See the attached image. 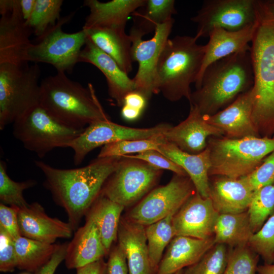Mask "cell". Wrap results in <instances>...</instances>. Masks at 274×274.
<instances>
[{
    "mask_svg": "<svg viewBox=\"0 0 274 274\" xmlns=\"http://www.w3.org/2000/svg\"><path fill=\"white\" fill-rule=\"evenodd\" d=\"M147 100H148L147 98L141 93L133 90L125 95L123 105H126L143 111L146 105Z\"/></svg>",
    "mask_w": 274,
    "mask_h": 274,
    "instance_id": "obj_47",
    "label": "cell"
},
{
    "mask_svg": "<svg viewBox=\"0 0 274 274\" xmlns=\"http://www.w3.org/2000/svg\"><path fill=\"white\" fill-rule=\"evenodd\" d=\"M163 136L181 150L197 154L207 148L210 137H221L224 134L221 130L207 122L196 107L190 106L187 117L177 125L171 126Z\"/></svg>",
    "mask_w": 274,
    "mask_h": 274,
    "instance_id": "obj_19",
    "label": "cell"
},
{
    "mask_svg": "<svg viewBox=\"0 0 274 274\" xmlns=\"http://www.w3.org/2000/svg\"><path fill=\"white\" fill-rule=\"evenodd\" d=\"M270 11L274 16V1L265 2Z\"/></svg>",
    "mask_w": 274,
    "mask_h": 274,
    "instance_id": "obj_52",
    "label": "cell"
},
{
    "mask_svg": "<svg viewBox=\"0 0 274 274\" xmlns=\"http://www.w3.org/2000/svg\"><path fill=\"white\" fill-rule=\"evenodd\" d=\"M259 257L248 245L231 248L222 274H256Z\"/></svg>",
    "mask_w": 274,
    "mask_h": 274,
    "instance_id": "obj_39",
    "label": "cell"
},
{
    "mask_svg": "<svg viewBox=\"0 0 274 274\" xmlns=\"http://www.w3.org/2000/svg\"><path fill=\"white\" fill-rule=\"evenodd\" d=\"M219 215L210 198L203 197L196 192L173 216L175 236L199 239L212 237Z\"/></svg>",
    "mask_w": 274,
    "mask_h": 274,
    "instance_id": "obj_15",
    "label": "cell"
},
{
    "mask_svg": "<svg viewBox=\"0 0 274 274\" xmlns=\"http://www.w3.org/2000/svg\"><path fill=\"white\" fill-rule=\"evenodd\" d=\"M195 37L177 36L168 39L160 54L156 68V94L161 93L170 101L183 98L190 101V86L201 71L205 45Z\"/></svg>",
    "mask_w": 274,
    "mask_h": 274,
    "instance_id": "obj_5",
    "label": "cell"
},
{
    "mask_svg": "<svg viewBox=\"0 0 274 274\" xmlns=\"http://www.w3.org/2000/svg\"><path fill=\"white\" fill-rule=\"evenodd\" d=\"M67 244V243L59 244L50 260L35 274H54L58 265L65 259Z\"/></svg>",
    "mask_w": 274,
    "mask_h": 274,
    "instance_id": "obj_46",
    "label": "cell"
},
{
    "mask_svg": "<svg viewBox=\"0 0 274 274\" xmlns=\"http://www.w3.org/2000/svg\"><path fill=\"white\" fill-rule=\"evenodd\" d=\"M215 244L214 236L199 239L175 236L166 247L156 274H173L193 265Z\"/></svg>",
    "mask_w": 274,
    "mask_h": 274,
    "instance_id": "obj_23",
    "label": "cell"
},
{
    "mask_svg": "<svg viewBox=\"0 0 274 274\" xmlns=\"http://www.w3.org/2000/svg\"><path fill=\"white\" fill-rule=\"evenodd\" d=\"M247 212L254 233L274 214V184L262 187L254 192Z\"/></svg>",
    "mask_w": 274,
    "mask_h": 274,
    "instance_id": "obj_35",
    "label": "cell"
},
{
    "mask_svg": "<svg viewBox=\"0 0 274 274\" xmlns=\"http://www.w3.org/2000/svg\"><path fill=\"white\" fill-rule=\"evenodd\" d=\"M58 246L20 236L15 239L17 268L36 272L50 260Z\"/></svg>",
    "mask_w": 274,
    "mask_h": 274,
    "instance_id": "obj_32",
    "label": "cell"
},
{
    "mask_svg": "<svg viewBox=\"0 0 274 274\" xmlns=\"http://www.w3.org/2000/svg\"><path fill=\"white\" fill-rule=\"evenodd\" d=\"M124 208L100 194L85 215L96 224L108 254L117 239L121 215Z\"/></svg>",
    "mask_w": 274,
    "mask_h": 274,
    "instance_id": "obj_29",
    "label": "cell"
},
{
    "mask_svg": "<svg viewBox=\"0 0 274 274\" xmlns=\"http://www.w3.org/2000/svg\"><path fill=\"white\" fill-rule=\"evenodd\" d=\"M38 63L0 64V129L40 104Z\"/></svg>",
    "mask_w": 274,
    "mask_h": 274,
    "instance_id": "obj_7",
    "label": "cell"
},
{
    "mask_svg": "<svg viewBox=\"0 0 274 274\" xmlns=\"http://www.w3.org/2000/svg\"><path fill=\"white\" fill-rule=\"evenodd\" d=\"M175 213L145 226L149 256L155 273L165 248L175 236L173 225V218Z\"/></svg>",
    "mask_w": 274,
    "mask_h": 274,
    "instance_id": "obj_33",
    "label": "cell"
},
{
    "mask_svg": "<svg viewBox=\"0 0 274 274\" xmlns=\"http://www.w3.org/2000/svg\"><path fill=\"white\" fill-rule=\"evenodd\" d=\"M162 172L144 161L123 156L101 194L124 208L131 206L151 191Z\"/></svg>",
    "mask_w": 274,
    "mask_h": 274,
    "instance_id": "obj_10",
    "label": "cell"
},
{
    "mask_svg": "<svg viewBox=\"0 0 274 274\" xmlns=\"http://www.w3.org/2000/svg\"><path fill=\"white\" fill-rule=\"evenodd\" d=\"M196 192L188 176L175 174L167 184L149 192L126 217L135 223L148 226L176 213Z\"/></svg>",
    "mask_w": 274,
    "mask_h": 274,
    "instance_id": "obj_11",
    "label": "cell"
},
{
    "mask_svg": "<svg viewBox=\"0 0 274 274\" xmlns=\"http://www.w3.org/2000/svg\"><path fill=\"white\" fill-rule=\"evenodd\" d=\"M90 63L106 77L108 92L119 106H122L124 98L134 90L133 79L130 78L117 63L99 49L88 38L80 55V62Z\"/></svg>",
    "mask_w": 274,
    "mask_h": 274,
    "instance_id": "obj_21",
    "label": "cell"
},
{
    "mask_svg": "<svg viewBox=\"0 0 274 274\" xmlns=\"http://www.w3.org/2000/svg\"><path fill=\"white\" fill-rule=\"evenodd\" d=\"M244 178L254 191L274 184V151L267 156L251 174Z\"/></svg>",
    "mask_w": 274,
    "mask_h": 274,
    "instance_id": "obj_41",
    "label": "cell"
},
{
    "mask_svg": "<svg viewBox=\"0 0 274 274\" xmlns=\"http://www.w3.org/2000/svg\"><path fill=\"white\" fill-rule=\"evenodd\" d=\"M21 274H28L27 273H21Z\"/></svg>",
    "mask_w": 274,
    "mask_h": 274,
    "instance_id": "obj_54",
    "label": "cell"
},
{
    "mask_svg": "<svg viewBox=\"0 0 274 274\" xmlns=\"http://www.w3.org/2000/svg\"><path fill=\"white\" fill-rule=\"evenodd\" d=\"M174 19L158 25L152 38L147 40L143 36L131 29V57L133 62L136 61L139 67L133 78L134 90L143 94L147 99L153 94H156V68L158 60L165 44L169 39Z\"/></svg>",
    "mask_w": 274,
    "mask_h": 274,
    "instance_id": "obj_14",
    "label": "cell"
},
{
    "mask_svg": "<svg viewBox=\"0 0 274 274\" xmlns=\"http://www.w3.org/2000/svg\"><path fill=\"white\" fill-rule=\"evenodd\" d=\"M257 21L252 26L238 31H229L221 28H214L209 35L202 64L195 83L198 86L206 69L212 63L234 53L249 49L256 29Z\"/></svg>",
    "mask_w": 274,
    "mask_h": 274,
    "instance_id": "obj_25",
    "label": "cell"
},
{
    "mask_svg": "<svg viewBox=\"0 0 274 274\" xmlns=\"http://www.w3.org/2000/svg\"><path fill=\"white\" fill-rule=\"evenodd\" d=\"M251 43L252 119L260 137L274 139V16L265 2L257 1V25Z\"/></svg>",
    "mask_w": 274,
    "mask_h": 274,
    "instance_id": "obj_2",
    "label": "cell"
},
{
    "mask_svg": "<svg viewBox=\"0 0 274 274\" xmlns=\"http://www.w3.org/2000/svg\"><path fill=\"white\" fill-rule=\"evenodd\" d=\"M17 267L15 239L0 227V271L12 272Z\"/></svg>",
    "mask_w": 274,
    "mask_h": 274,
    "instance_id": "obj_43",
    "label": "cell"
},
{
    "mask_svg": "<svg viewBox=\"0 0 274 274\" xmlns=\"http://www.w3.org/2000/svg\"><path fill=\"white\" fill-rule=\"evenodd\" d=\"M63 3L62 0H36L31 16L25 22L37 38L44 35L61 19Z\"/></svg>",
    "mask_w": 274,
    "mask_h": 274,
    "instance_id": "obj_34",
    "label": "cell"
},
{
    "mask_svg": "<svg viewBox=\"0 0 274 274\" xmlns=\"http://www.w3.org/2000/svg\"><path fill=\"white\" fill-rule=\"evenodd\" d=\"M87 38L99 49L112 57L127 74L132 70L131 40L120 28L100 27L84 29Z\"/></svg>",
    "mask_w": 274,
    "mask_h": 274,
    "instance_id": "obj_28",
    "label": "cell"
},
{
    "mask_svg": "<svg viewBox=\"0 0 274 274\" xmlns=\"http://www.w3.org/2000/svg\"><path fill=\"white\" fill-rule=\"evenodd\" d=\"M184 269H182V270H180L174 273H173V274H184Z\"/></svg>",
    "mask_w": 274,
    "mask_h": 274,
    "instance_id": "obj_53",
    "label": "cell"
},
{
    "mask_svg": "<svg viewBox=\"0 0 274 274\" xmlns=\"http://www.w3.org/2000/svg\"><path fill=\"white\" fill-rule=\"evenodd\" d=\"M122 158L97 157L87 165L71 169L55 168L40 160H35V164L44 175V186L55 202L64 210L75 231Z\"/></svg>",
    "mask_w": 274,
    "mask_h": 274,
    "instance_id": "obj_1",
    "label": "cell"
},
{
    "mask_svg": "<svg viewBox=\"0 0 274 274\" xmlns=\"http://www.w3.org/2000/svg\"><path fill=\"white\" fill-rule=\"evenodd\" d=\"M18 210L16 207L0 203V227L14 239L21 236L18 225Z\"/></svg>",
    "mask_w": 274,
    "mask_h": 274,
    "instance_id": "obj_44",
    "label": "cell"
},
{
    "mask_svg": "<svg viewBox=\"0 0 274 274\" xmlns=\"http://www.w3.org/2000/svg\"><path fill=\"white\" fill-rule=\"evenodd\" d=\"M165 141L163 134L149 139L122 140L104 146L97 157H122L150 150H157L158 146Z\"/></svg>",
    "mask_w": 274,
    "mask_h": 274,
    "instance_id": "obj_37",
    "label": "cell"
},
{
    "mask_svg": "<svg viewBox=\"0 0 274 274\" xmlns=\"http://www.w3.org/2000/svg\"><path fill=\"white\" fill-rule=\"evenodd\" d=\"M109 254L94 221L85 217V223L79 227L68 243L65 264L68 269H77L104 259Z\"/></svg>",
    "mask_w": 274,
    "mask_h": 274,
    "instance_id": "obj_24",
    "label": "cell"
},
{
    "mask_svg": "<svg viewBox=\"0 0 274 274\" xmlns=\"http://www.w3.org/2000/svg\"><path fill=\"white\" fill-rule=\"evenodd\" d=\"M36 0H20V7L24 20L27 21L33 11Z\"/></svg>",
    "mask_w": 274,
    "mask_h": 274,
    "instance_id": "obj_49",
    "label": "cell"
},
{
    "mask_svg": "<svg viewBox=\"0 0 274 274\" xmlns=\"http://www.w3.org/2000/svg\"><path fill=\"white\" fill-rule=\"evenodd\" d=\"M160 124L147 128L123 126L111 120L92 123L67 145L74 152L73 161L80 165L86 155L94 149L112 143L127 140L149 139L163 134L170 127Z\"/></svg>",
    "mask_w": 274,
    "mask_h": 274,
    "instance_id": "obj_13",
    "label": "cell"
},
{
    "mask_svg": "<svg viewBox=\"0 0 274 274\" xmlns=\"http://www.w3.org/2000/svg\"><path fill=\"white\" fill-rule=\"evenodd\" d=\"M252 88L240 94L232 103L217 113L212 115H203L204 120L221 130L224 136L228 138L260 137L252 119Z\"/></svg>",
    "mask_w": 274,
    "mask_h": 274,
    "instance_id": "obj_17",
    "label": "cell"
},
{
    "mask_svg": "<svg viewBox=\"0 0 274 274\" xmlns=\"http://www.w3.org/2000/svg\"><path fill=\"white\" fill-rule=\"evenodd\" d=\"M36 184L33 180L16 182L10 178L7 172V164L3 160L0 161V200L5 205L18 209L29 205L23 196L25 190Z\"/></svg>",
    "mask_w": 274,
    "mask_h": 274,
    "instance_id": "obj_36",
    "label": "cell"
},
{
    "mask_svg": "<svg viewBox=\"0 0 274 274\" xmlns=\"http://www.w3.org/2000/svg\"><path fill=\"white\" fill-rule=\"evenodd\" d=\"M124 156L141 160L161 170L166 169L170 170L176 174L188 176L181 166L156 150H147L136 154Z\"/></svg>",
    "mask_w": 274,
    "mask_h": 274,
    "instance_id": "obj_42",
    "label": "cell"
},
{
    "mask_svg": "<svg viewBox=\"0 0 274 274\" xmlns=\"http://www.w3.org/2000/svg\"><path fill=\"white\" fill-rule=\"evenodd\" d=\"M229 249L215 244L196 263L185 268L184 274H222L226 267Z\"/></svg>",
    "mask_w": 274,
    "mask_h": 274,
    "instance_id": "obj_38",
    "label": "cell"
},
{
    "mask_svg": "<svg viewBox=\"0 0 274 274\" xmlns=\"http://www.w3.org/2000/svg\"><path fill=\"white\" fill-rule=\"evenodd\" d=\"M40 105L65 125L76 129L94 122L110 120L93 88L87 87L57 72L40 83Z\"/></svg>",
    "mask_w": 274,
    "mask_h": 274,
    "instance_id": "obj_4",
    "label": "cell"
},
{
    "mask_svg": "<svg viewBox=\"0 0 274 274\" xmlns=\"http://www.w3.org/2000/svg\"><path fill=\"white\" fill-rule=\"evenodd\" d=\"M121 109V115L123 118L128 121L136 120L141 115L142 111L127 106L123 105Z\"/></svg>",
    "mask_w": 274,
    "mask_h": 274,
    "instance_id": "obj_50",
    "label": "cell"
},
{
    "mask_svg": "<svg viewBox=\"0 0 274 274\" xmlns=\"http://www.w3.org/2000/svg\"><path fill=\"white\" fill-rule=\"evenodd\" d=\"M117 239L126 259L128 274H156L149 256L145 226L122 217Z\"/></svg>",
    "mask_w": 274,
    "mask_h": 274,
    "instance_id": "obj_20",
    "label": "cell"
},
{
    "mask_svg": "<svg viewBox=\"0 0 274 274\" xmlns=\"http://www.w3.org/2000/svg\"><path fill=\"white\" fill-rule=\"evenodd\" d=\"M253 234L247 211L221 214L215 225L214 238L215 244L232 248L248 245Z\"/></svg>",
    "mask_w": 274,
    "mask_h": 274,
    "instance_id": "obj_30",
    "label": "cell"
},
{
    "mask_svg": "<svg viewBox=\"0 0 274 274\" xmlns=\"http://www.w3.org/2000/svg\"><path fill=\"white\" fill-rule=\"evenodd\" d=\"M207 147L209 150L211 163L209 177L237 179L251 174L267 156L274 151V139L211 136L208 140Z\"/></svg>",
    "mask_w": 274,
    "mask_h": 274,
    "instance_id": "obj_6",
    "label": "cell"
},
{
    "mask_svg": "<svg viewBox=\"0 0 274 274\" xmlns=\"http://www.w3.org/2000/svg\"><path fill=\"white\" fill-rule=\"evenodd\" d=\"M197 25L198 39L209 37L215 28L238 31L257 21V1L207 0L191 18Z\"/></svg>",
    "mask_w": 274,
    "mask_h": 274,
    "instance_id": "obj_12",
    "label": "cell"
},
{
    "mask_svg": "<svg viewBox=\"0 0 274 274\" xmlns=\"http://www.w3.org/2000/svg\"><path fill=\"white\" fill-rule=\"evenodd\" d=\"M75 15L72 12L57 22L42 37L37 38L27 52L28 62L49 64L57 72L71 73L75 65L80 62V55L85 45L87 36L82 29L76 32L67 33L62 26L69 22Z\"/></svg>",
    "mask_w": 274,
    "mask_h": 274,
    "instance_id": "obj_9",
    "label": "cell"
},
{
    "mask_svg": "<svg viewBox=\"0 0 274 274\" xmlns=\"http://www.w3.org/2000/svg\"><path fill=\"white\" fill-rule=\"evenodd\" d=\"M107 263V274H128L125 254L118 245L110 250Z\"/></svg>",
    "mask_w": 274,
    "mask_h": 274,
    "instance_id": "obj_45",
    "label": "cell"
},
{
    "mask_svg": "<svg viewBox=\"0 0 274 274\" xmlns=\"http://www.w3.org/2000/svg\"><path fill=\"white\" fill-rule=\"evenodd\" d=\"M76 274H107V263L104 259L76 269Z\"/></svg>",
    "mask_w": 274,
    "mask_h": 274,
    "instance_id": "obj_48",
    "label": "cell"
},
{
    "mask_svg": "<svg viewBox=\"0 0 274 274\" xmlns=\"http://www.w3.org/2000/svg\"><path fill=\"white\" fill-rule=\"evenodd\" d=\"M18 225L21 236L48 244L59 238H70L74 229L68 222L48 216L38 202L19 209Z\"/></svg>",
    "mask_w": 274,
    "mask_h": 274,
    "instance_id": "obj_18",
    "label": "cell"
},
{
    "mask_svg": "<svg viewBox=\"0 0 274 274\" xmlns=\"http://www.w3.org/2000/svg\"><path fill=\"white\" fill-rule=\"evenodd\" d=\"M209 197L219 213H238L248 211L254 192L244 177L234 179L212 176Z\"/></svg>",
    "mask_w": 274,
    "mask_h": 274,
    "instance_id": "obj_22",
    "label": "cell"
},
{
    "mask_svg": "<svg viewBox=\"0 0 274 274\" xmlns=\"http://www.w3.org/2000/svg\"><path fill=\"white\" fill-rule=\"evenodd\" d=\"M256 274H274V263H264L258 265Z\"/></svg>",
    "mask_w": 274,
    "mask_h": 274,
    "instance_id": "obj_51",
    "label": "cell"
},
{
    "mask_svg": "<svg viewBox=\"0 0 274 274\" xmlns=\"http://www.w3.org/2000/svg\"><path fill=\"white\" fill-rule=\"evenodd\" d=\"M32 34V30L23 18L20 0L12 12L2 15L0 18V64L27 63Z\"/></svg>",
    "mask_w": 274,
    "mask_h": 274,
    "instance_id": "obj_16",
    "label": "cell"
},
{
    "mask_svg": "<svg viewBox=\"0 0 274 274\" xmlns=\"http://www.w3.org/2000/svg\"><path fill=\"white\" fill-rule=\"evenodd\" d=\"M248 246L264 263H274V214L252 235Z\"/></svg>",
    "mask_w": 274,
    "mask_h": 274,
    "instance_id": "obj_40",
    "label": "cell"
},
{
    "mask_svg": "<svg viewBox=\"0 0 274 274\" xmlns=\"http://www.w3.org/2000/svg\"><path fill=\"white\" fill-rule=\"evenodd\" d=\"M250 48L210 64L204 71L190 106L202 115H212L225 108L253 85Z\"/></svg>",
    "mask_w": 274,
    "mask_h": 274,
    "instance_id": "obj_3",
    "label": "cell"
},
{
    "mask_svg": "<svg viewBox=\"0 0 274 274\" xmlns=\"http://www.w3.org/2000/svg\"><path fill=\"white\" fill-rule=\"evenodd\" d=\"M177 13L174 0H146L144 5L133 12L132 29L146 35L155 31L156 27L173 19Z\"/></svg>",
    "mask_w": 274,
    "mask_h": 274,
    "instance_id": "obj_31",
    "label": "cell"
},
{
    "mask_svg": "<svg viewBox=\"0 0 274 274\" xmlns=\"http://www.w3.org/2000/svg\"><path fill=\"white\" fill-rule=\"evenodd\" d=\"M159 152L181 166L192 182L196 192L202 197H209L210 152L207 148L197 154H190L165 141L158 146Z\"/></svg>",
    "mask_w": 274,
    "mask_h": 274,
    "instance_id": "obj_27",
    "label": "cell"
},
{
    "mask_svg": "<svg viewBox=\"0 0 274 274\" xmlns=\"http://www.w3.org/2000/svg\"><path fill=\"white\" fill-rule=\"evenodd\" d=\"M146 0H112L101 2L85 0L89 9L82 29L109 27L125 29L128 17L142 7Z\"/></svg>",
    "mask_w": 274,
    "mask_h": 274,
    "instance_id": "obj_26",
    "label": "cell"
},
{
    "mask_svg": "<svg viewBox=\"0 0 274 274\" xmlns=\"http://www.w3.org/2000/svg\"><path fill=\"white\" fill-rule=\"evenodd\" d=\"M13 134L24 147L40 158L56 148H66L84 129L61 123L40 104L13 123Z\"/></svg>",
    "mask_w": 274,
    "mask_h": 274,
    "instance_id": "obj_8",
    "label": "cell"
}]
</instances>
